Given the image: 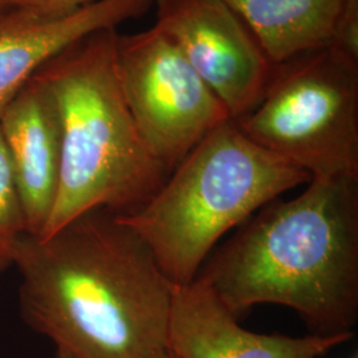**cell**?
Here are the masks:
<instances>
[{"label":"cell","instance_id":"1","mask_svg":"<svg viewBox=\"0 0 358 358\" xmlns=\"http://www.w3.org/2000/svg\"><path fill=\"white\" fill-rule=\"evenodd\" d=\"M23 321L73 358H161L176 285L115 213L88 211L16 244Z\"/></svg>","mask_w":358,"mask_h":358},{"label":"cell","instance_id":"2","mask_svg":"<svg viewBox=\"0 0 358 358\" xmlns=\"http://www.w3.org/2000/svg\"><path fill=\"white\" fill-rule=\"evenodd\" d=\"M236 317L259 304L296 310L309 334L353 333L358 317V177L310 178L251 217L195 278Z\"/></svg>","mask_w":358,"mask_h":358},{"label":"cell","instance_id":"3","mask_svg":"<svg viewBox=\"0 0 358 358\" xmlns=\"http://www.w3.org/2000/svg\"><path fill=\"white\" fill-rule=\"evenodd\" d=\"M117 28L80 38L38 75L62 122V169L47 238L88 211L129 214L146 203L169 171L142 137L117 78Z\"/></svg>","mask_w":358,"mask_h":358},{"label":"cell","instance_id":"4","mask_svg":"<svg viewBox=\"0 0 358 358\" xmlns=\"http://www.w3.org/2000/svg\"><path fill=\"white\" fill-rule=\"evenodd\" d=\"M309 174L248 138L235 121L211 130L137 210L118 214L174 285L195 280L217 241Z\"/></svg>","mask_w":358,"mask_h":358},{"label":"cell","instance_id":"5","mask_svg":"<svg viewBox=\"0 0 358 358\" xmlns=\"http://www.w3.org/2000/svg\"><path fill=\"white\" fill-rule=\"evenodd\" d=\"M235 124L310 178L358 177V63L328 45L275 65L262 100Z\"/></svg>","mask_w":358,"mask_h":358},{"label":"cell","instance_id":"6","mask_svg":"<svg viewBox=\"0 0 358 358\" xmlns=\"http://www.w3.org/2000/svg\"><path fill=\"white\" fill-rule=\"evenodd\" d=\"M115 64L129 110L169 173L211 130L231 120L224 105L158 27L117 34Z\"/></svg>","mask_w":358,"mask_h":358},{"label":"cell","instance_id":"7","mask_svg":"<svg viewBox=\"0 0 358 358\" xmlns=\"http://www.w3.org/2000/svg\"><path fill=\"white\" fill-rule=\"evenodd\" d=\"M157 23L224 105L248 115L268 87L271 63L252 32L223 0H154Z\"/></svg>","mask_w":358,"mask_h":358},{"label":"cell","instance_id":"8","mask_svg":"<svg viewBox=\"0 0 358 358\" xmlns=\"http://www.w3.org/2000/svg\"><path fill=\"white\" fill-rule=\"evenodd\" d=\"M154 0H96L66 13L13 6L0 13V115L53 57L80 38L138 17Z\"/></svg>","mask_w":358,"mask_h":358},{"label":"cell","instance_id":"9","mask_svg":"<svg viewBox=\"0 0 358 358\" xmlns=\"http://www.w3.org/2000/svg\"><path fill=\"white\" fill-rule=\"evenodd\" d=\"M353 333L289 337L244 329L205 284L176 285L169 320V350L177 358H320Z\"/></svg>","mask_w":358,"mask_h":358},{"label":"cell","instance_id":"10","mask_svg":"<svg viewBox=\"0 0 358 358\" xmlns=\"http://www.w3.org/2000/svg\"><path fill=\"white\" fill-rule=\"evenodd\" d=\"M26 217V234L40 238L51 217L62 169V122L55 97L38 76L0 115Z\"/></svg>","mask_w":358,"mask_h":358},{"label":"cell","instance_id":"11","mask_svg":"<svg viewBox=\"0 0 358 358\" xmlns=\"http://www.w3.org/2000/svg\"><path fill=\"white\" fill-rule=\"evenodd\" d=\"M252 32L271 63L328 47L345 0H223Z\"/></svg>","mask_w":358,"mask_h":358},{"label":"cell","instance_id":"12","mask_svg":"<svg viewBox=\"0 0 358 358\" xmlns=\"http://www.w3.org/2000/svg\"><path fill=\"white\" fill-rule=\"evenodd\" d=\"M24 234V208L11 159L0 131V273L13 267L16 244Z\"/></svg>","mask_w":358,"mask_h":358},{"label":"cell","instance_id":"13","mask_svg":"<svg viewBox=\"0 0 358 358\" xmlns=\"http://www.w3.org/2000/svg\"><path fill=\"white\" fill-rule=\"evenodd\" d=\"M329 47L358 63V0H345L336 22Z\"/></svg>","mask_w":358,"mask_h":358},{"label":"cell","instance_id":"14","mask_svg":"<svg viewBox=\"0 0 358 358\" xmlns=\"http://www.w3.org/2000/svg\"><path fill=\"white\" fill-rule=\"evenodd\" d=\"M96 0H11L17 7H36L55 13H66L87 6Z\"/></svg>","mask_w":358,"mask_h":358},{"label":"cell","instance_id":"15","mask_svg":"<svg viewBox=\"0 0 358 358\" xmlns=\"http://www.w3.org/2000/svg\"><path fill=\"white\" fill-rule=\"evenodd\" d=\"M10 7H13L11 0H0V13L6 11V10L10 8Z\"/></svg>","mask_w":358,"mask_h":358},{"label":"cell","instance_id":"16","mask_svg":"<svg viewBox=\"0 0 358 358\" xmlns=\"http://www.w3.org/2000/svg\"><path fill=\"white\" fill-rule=\"evenodd\" d=\"M53 358H73L71 355H68V353H65L63 350H59V349H56V353H55V356Z\"/></svg>","mask_w":358,"mask_h":358},{"label":"cell","instance_id":"17","mask_svg":"<svg viewBox=\"0 0 358 358\" xmlns=\"http://www.w3.org/2000/svg\"><path fill=\"white\" fill-rule=\"evenodd\" d=\"M161 358H177V357H176V356H174V355H173V353H171V352H170V350H167L166 355H165V356H162V357H161Z\"/></svg>","mask_w":358,"mask_h":358}]
</instances>
